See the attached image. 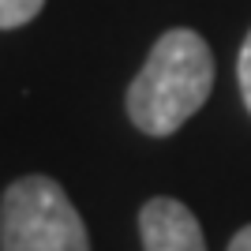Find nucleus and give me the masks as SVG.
I'll use <instances>...</instances> for the list:
<instances>
[{"instance_id":"5","label":"nucleus","mask_w":251,"mask_h":251,"mask_svg":"<svg viewBox=\"0 0 251 251\" xmlns=\"http://www.w3.org/2000/svg\"><path fill=\"white\" fill-rule=\"evenodd\" d=\"M236 79H240V98H244V109L251 113V30L240 45V56H236Z\"/></svg>"},{"instance_id":"3","label":"nucleus","mask_w":251,"mask_h":251,"mask_svg":"<svg viewBox=\"0 0 251 251\" xmlns=\"http://www.w3.org/2000/svg\"><path fill=\"white\" fill-rule=\"evenodd\" d=\"M139 236H143V251H206L199 218L180 199H169V195L143 202Z\"/></svg>"},{"instance_id":"4","label":"nucleus","mask_w":251,"mask_h":251,"mask_svg":"<svg viewBox=\"0 0 251 251\" xmlns=\"http://www.w3.org/2000/svg\"><path fill=\"white\" fill-rule=\"evenodd\" d=\"M45 8V0H0V30H15L38 19V11Z\"/></svg>"},{"instance_id":"2","label":"nucleus","mask_w":251,"mask_h":251,"mask_svg":"<svg viewBox=\"0 0 251 251\" xmlns=\"http://www.w3.org/2000/svg\"><path fill=\"white\" fill-rule=\"evenodd\" d=\"M0 251H90L68 191L52 176H19L0 199Z\"/></svg>"},{"instance_id":"1","label":"nucleus","mask_w":251,"mask_h":251,"mask_svg":"<svg viewBox=\"0 0 251 251\" xmlns=\"http://www.w3.org/2000/svg\"><path fill=\"white\" fill-rule=\"evenodd\" d=\"M214 90V52L206 38L173 26L154 42L147 64L127 86V116L150 139H165L188 124Z\"/></svg>"},{"instance_id":"6","label":"nucleus","mask_w":251,"mask_h":251,"mask_svg":"<svg viewBox=\"0 0 251 251\" xmlns=\"http://www.w3.org/2000/svg\"><path fill=\"white\" fill-rule=\"evenodd\" d=\"M225 251H251V225H244V229L229 240V248H225Z\"/></svg>"}]
</instances>
